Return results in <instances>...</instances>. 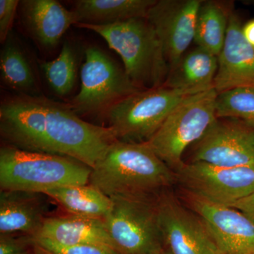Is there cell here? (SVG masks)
I'll use <instances>...</instances> for the list:
<instances>
[{
  "mask_svg": "<svg viewBox=\"0 0 254 254\" xmlns=\"http://www.w3.org/2000/svg\"><path fill=\"white\" fill-rule=\"evenodd\" d=\"M0 71L4 84L15 91L28 95L36 89L33 70L24 53L10 36L1 50Z\"/></svg>",
  "mask_w": 254,
  "mask_h": 254,
  "instance_id": "22",
  "label": "cell"
},
{
  "mask_svg": "<svg viewBox=\"0 0 254 254\" xmlns=\"http://www.w3.org/2000/svg\"><path fill=\"white\" fill-rule=\"evenodd\" d=\"M218 118L239 120L254 128V87H244L217 95Z\"/></svg>",
  "mask_w": 254,
  "mask_h": 254,
  "instance_id": "24",
  "label": "cell"
},
{
  "mask_svg": "<svg viewBox=\"0 0 254 254\" xmlns=\"http://www.w3.org/2000/svg\"><path fill=\"white\" fill-rule=\"evenodd\" d=\"M203 0H157L146 19L156 32L170 70L194 41L197 15Z\"/></svg>",
  "mask_w": 254,
  "mask_h": 254,
  "instance_id": "12",
  "label": "cell"
},
{
  "mask_svg": "<svg viewBox=\"0 0 254 254\" xmlns=\"http://www.w3.org/2000/svg\"><path fill=\"white\" fill-rule=\"evenodd\" d=\"M175 173L185 192L215 204L230 206L254 192V165L224 168L190 162Z\"/></svg>",
  "mask_w": 254,
  "mask_h": 254,
  "instance_id": "9",
  "label": "cell"
},
{
  "mask_svg": "<svg viewBox=\"0 0 254 254\" xmlns=\"http://www.w3.org/2000/svg\"><path fill=\"white\" fill-rule=\"evenodd\" d=\"M157 0H78L72 10L76 25H108L146 18ZM75 25V26H76Z\"/></svg>",
  "mask_w": 254,
  "mask_h": 254,
  "instance_id": "18",
  "label": "cell"
},
{
  "mask_svg": "<svg viewBox=\"0 0 254 254\" xmlns=\"http://www.w3.org/2000/svg\"><path fill=\"white\" fill-rule=\"evenodd\" d=\"M92 169L61 155L18 149L5 145L0 150L1 190L43 194L57 187L89 183Z\"/></svg>",
  "mask_w": 254,
  "mask_h": 254,
  "instance_id": "4",
  "label": "cell"
},
{
  "mask_svg": "<svg viewBox=\"0 0 254 254\" xmlns=\"http://www.w3.org/2000/svg\"><path fill=\"white\" fill-rule=\"evenodd\" d=\"M31 254H55L50 251L47 250L42 246L38 245L36 242L33 241V246H32Z\"/></svg>",
  "mask_w": 254,
  "mask_h": 254,
  "instance_id": "30",
  "label": "cell"
},
{
  "mask_svg": "<svg viewBox=\"0 0 254 254\" xmlns=\"http://www.w3.org/2000/svg\"><path fill=\"white\" fill-rule=\"evenodd\" d=\"M19 1L0 0V41L4 43L10 36Z\"/></svg>",
  "mask_w": 254,
  "mask_h": 254,
  "instance_id": "27",
  "label": "cell"
},
{
  "mask_svg": "<svg viewBox=\"0 0 254 254\" xmlns=\"http://www.w3.org/2000/svg\"><path fill=\"white\" fill-rule=\"evenodd\" d=\"M33 237L0 235V254H31Z\"/></svg>",
  "mask_w": 254,
  "mask_h": 254,
  "instance_id": "26",
  "label": "cell"
},
{
  "mask_svg": "<svg viewBox=\"0 0 254 254\" xmlns=\"http://www.w3.org/2000/svg\"><path fill=\"white\" fill-rule=\"evenodd\" d=\"M37 194L18 190H1L0 235L36 236L46 218Z\"/></svg>",
  "mask_w": 254,
  "mask_h": 254,
  "instance_id": "17",
  "label": "cell"
},
{
  "mask_svg": "<svg viewBox=\"0 0 254 254\" xmlns=\"http://www.w3.org/2000/svg\"><path fill=\"white\" fill-rule=\"evenodd\" d=\"M142 91L105 52L88 47L81 71V88L71 102L77 115L104 113L128 95Z\"/></svg>",
  "mask_w": 254,
  "mask_h": 254,
  "instance_id": "8",
  "label": "cell"
},
{
  "mask_svg": "<svg viewBox=\"0 0 254 254\" xmlns=\"http://www.w3.org/2000/svg\"><path fill=\"white\" fill-rule=\"evenodd\" d=\"M176 175L147 143L117 141L92 168L89 184L110 198L155 196Z\"/></svg>",
  "mask_w": 254,
  "mask_h": 254,
  "instance_id": "2",
  "label": "cell"
},
{
  "mask_svg": "<svg viewBox=\"0 0 254 254\" xmlns=\"http://www.w3.org/2000/svg\"><path fill=\"white\" fill-rule=\"evenodd\" d=\"M41 67L50 88L57 95L65 96L72 91L77 73V60L69 43L65 42L58 58L42 63Z\"/></svg>",
  "mask_w": 254,
  "mask_h": 254,
  "instance_id": "23",
  "label": "cell"
},
{
  "mask_svg": "<svg viewBox=\"0 0 254 254\" xmlns=\"http://www.w3.org/2000/svg\"><path fill=\"white\" fill-rule=\"evenodd\" d=\"M185 198L222 254H254V222L245 214L187 192Z\"/></svg>",
  "mask_w": 254,
  "mask_h": 254,
  "instance_id": "13",
  "label": "cell"
},
{
  "mask_svg": "<svg viewBox=\"0 0 254 254\" xmlns=\"http://www.w3.org/2000/svg\"><path fill=\"white\" fill-rule=\"evenodd\" d=\"M33 238L64 246H103L118 252L107 231L104 220L71 214L46 218Z\"/></svg>",
  "mask_w": 254,
  "mask_h": 254,
  "instance_id": "15",
  "label": "cell"
},
{
  "mask_svg": "<svg viewBox=\"0 0 254 254\" xmlns=\"http://www.w3.org/2000/svg\"><path fill=\"white\" fill-rule=\"evenodd\" d=\"M171 254L170 252H168V250H166L164 246H161V247H158V248L155 249V250H153V252H150V254Z\"/></svg>",
  "mask_w": 254,
  "mask_h": 254,
  "instance_id": "31",
  "label": "cell"
},
{
  "mask_svg": "<svg viewBox=\"0 0 254 254\" xmlns=\"http://www.w3.org/2000/svg\"><path fill=\"white\" fill-rule=\"evenodd\" d=\"M0 132L11 146L67 157L91 169L118 141L109 127L87 123L68 105L33 95L1 103Z\"/></svg>",
  "mask_w": 254,
  "mask_h": 254,
  "instance_id": "1",
  "label": "cell"
},
{
  "mask_svg": "<svg viewBox=\"0 0 254 254\" xmlns=\"http://www.w3.org/2000/svg\"><path fill=\"white\" fill-rule=\"evenodd\" d=\"M157 196L110 198L113 206L103 220L120 254H148L163 245Z\"/></svg>",
  "mask_w": 254,
  "mask_h": 254,
  "instance_id": "7",
  "label": "cell"
},
{
  "mask_svg": "<svg viewBox=\"0 0 254 254\" xmlns=\"http://www.w3.org/2000/svg\"><path fill=\"white\" fill-rule=\"evenodd\" d=\"M242 33L247 42L254 47V19L251 20L242 26Z\"/></svg>",
  "mask_w": 254,
  "mask_h": 254,
  "instance_id": "29",
  "label": "cell"
},
{
  "mask_svg": "<svg viewBox=\"0 0 254 254\" xmlns=\"http://www.w3.org/2000/svg\"><path fill=\"white\" fill-rule=\"evenodd\" d=\"M21 4L26 27L45 48L57 46L68 28L76 25L73 11L55 0H24Z\"/></svg>",
  "mask_w": 254,
  "mask_h": 254,
  "instance_id": "16",
  "label": "cell"
},
{
  "mask_svg": "<svg viewBox=\"0 0 254 254\" xmlns=\"http://www.w3.org/2000/svg\"><path fill=\"white\" fill-rule=\"evenodd\" d=\"M232 11L222 3L203 1L197 15L194 43L198 48L218 57L226 38Z\"/></svg>",
  "mask_w": 254,
  "mask_h": 254,
  "instance_id": "21",
  "label": "cell"
},
{
  "mask_svg": "<svg viewBox=\"0 0 254 254\" xmlns=\"http://www.w3.org/2000/svg\"><path fill=\"white\" fill-rule=\"evenodd\" d=\"M228 207L237 209L254 222V192Z\"/></svg>",
  "mask_w": 254,
  "mask_h": 254,
  "instance_id": "28",
  "label": "cell"
},
{
  "mask_svg": "<svg viewBox=\"0 0 254 254\" xmlns=\"http://www.w3.org/2000/svg\"><path fill=\"white\" fill-rule=\"evenodd\" d=\"M204 91L163 86L136 92L105 112L108 127L119 141L147 143L179 105L189 97Z\"/></svg>",
  "mask_w": 254,
  "mask_h": 254,
  "instance_id": "5",
  "label": "cell"
},
{
  "mask_svg": "<svg viewBox=\"0 0 254 254\" xmlns=\"http://www.w3.org/2000/svg\"><path fill=\"white\" fill-rule=\"evenodd\" d=\"M217 70L218 57L198 47L184 55L170 70L163 86L176 89H209L213 87Z\"/></svg>",
  "mask_w": 254,
  "mask_h": 254,
  "instance_id": "19",
  "label": "cell"
},
{
  "mask_svg": "<svg viewBox=\"0 0 254 254\" xmlns=\"http://www.w3.org/2000/svg\"><path fill=\"white\" fill-rule=\"evenodd\" d=\"M194 145L192 162L224 168L254 165V128L239 120L218 118Z\"/></svg>",
  "mask_w": 254,
  "mask_h": 254,
  "instance_id": "11",
  "label": "cell"
},
{
  "mask_svg": "<svg viewBox=\"0 0 254 254\" xmlns=\"http://www.w3.org/2000/svg\"></svg>",
  "mask_w": 254,
  "mask_h": 254,
  "instance_id": "32",
  "label": "cell"
},
{
  "mask_svg": "<svg viewBox=\"0 0 254 254\" xmlns=\"http://www.w3.org/2000/svg\"><path fill=\"white\" fill-rule=\"evenodd\" d=\"M213 87L217 93L254 87V47L245 39L235 13L229 17L226 38L218 57Z\"/></svg>",
  "mask_w": 254,
  "mask_h": 254,
  "instance_id": "14",
  "label": "cell"
},
{
  "mask_svg": "<svg viewBox=\"0 0 254 254\" xmlns=\"http://www.w3.org/2000/svg\"><path fill=\"white\" fill-rule=\"evenodd\" d=\"M217 95L212 87L189 97L145 143L174 172L185 163L182 157L187 148L199 141L218 120Z\"/></svg>",
  "mask_w": 254,
  "mask_h": 254,
  "instance_id": "6",
  "label": "cell"
},
{
  "mask_svg": "<svg viewBox=\"0 0 254 254\" xmlns=\"http://www.w3.org/2000/svg\"><path fill=\"white\" fill-rule=\"evenodd\" d=\"M76 26L101 36L120 55L127 76L140 89L159 88L165 84L170 67L158 35L146 18L108 25Z\"/></svg>",
  "mask_w": 254,
  "mask_h": 254,
  "instance_id": "3",
  "label": "cell"
},
{
  "mask_svg": "<svg viewBox=\"0 0 254 254\" xmlns=\"http://www.w3.org/2000/svg\"><path fill=\"white\" fill-rule=\"evenodd\" d=\"M43 194L54 200L68 214L86 218L103 220L113 206L111 198L89 183L57 187Z\"/></svg>",
  "mask_w": 254,
  "mask_h": 254,
  "instance_id": "20",
  "label": "cell"
},
{
  "mask_svg": "<svg viewBox=\"0 0 254 254\" xmlns=\"http://www.w3.org/2000/svg\"><path fill=\"white\" fill-rule=\"evenodd\" d=\"M159 226L164 247L171 254H222L204 224L173 195L157 196Z\"/></svg>",
  "mask_w": 254,
  "mask_h": 254,
  "instance_id": "10",
  "label": "cell"
},
{
  "mask_svg": "<svg viewBox=\"0 0 254 254\" xmlns=\"http://www.w3.org/2000/svg\"><path fill=\"white\" fill-rule=\"evenodd\" d=\"M33 241L55 254H120L116 250L103 246L81 245L64 246L53 243L50 241L36 240Z\"/></svg>",
  "mask_w": 254,
  "mask_h": 254,
  "instance_id": "25",
  "label": "cell"
}]
</instances>
